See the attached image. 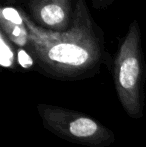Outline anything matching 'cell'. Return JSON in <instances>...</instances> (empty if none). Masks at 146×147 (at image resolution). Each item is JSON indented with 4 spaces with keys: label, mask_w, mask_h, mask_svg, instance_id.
<instances>
[{
    "label": "cell",
    "mask_w": 146,
    "mask_h": 147,
    "mask_svg": "<svg viewBox=\"0 0 146 147\" xmlns=\"http://www.w3.org/2000/svg\"><path fill=\"white\" fill-rule=\"evenodd\" d=\"M32 21L45 29L62 32L72 23L74 0H28Z\"/></svg>",
    "instance_id": "277c9868"
},
{
    "label": "cell",
    "mask_w": 146,
    "mask_h": 147,
    "mask_svg": "<svg viewBox=\"0 0 146 147\" xmlns=\"http://www.w3.org/2000/svg\"><path fill=\"white\" fill-rule=\"evenodd\" d=\"M29 33L28 51L39 70L57 79L75 80L93 76L107 57L104 32L94 21L86 0H74L68 30L45 29L19 9Z\"/></svg>",
    "instance_id": "6da1fadb"
},
{
    "label": "cell",
    "mask_w": 146,
    "mask_h": 147,
    "mask_svg": "<svg viewBox=\"0 0 146 147\" xmlns=\"http://www.w3.org/2000/svg\"><path fill=\"white\" fill-rule=\"evenodd\" d=\"M17 63L24 69H30L35 64V60L31 53L26 48H18L17 50Z\"/></svg>",
    "instance_id": "52a82bcc"
},
{
    "label": "cell",
    "mask_w": 146,
    "mask_h": 147,
    "mask_svg": "<svg viewBox=\"0 0 146 147\" xmlns=\"http://www.w3.org/2000/svg\"><path fill=\"white\" fill-rule=\"evenodd\" d=\"M19 1L20 0H4V3L9 6V5H12V4H15L16 2H19Z\"/></svg>",
    "instance_id": "9c48e42d"
},
{
    "label": "cell",
    "mask_w": 146,
    "mask_h": 147,
    "mask_svg": "<svg viewBox=\"0 0 146 147\" xmlns=\"http://www.w3.org/2000/svg\"><path fill=\"white\" fill-rule=\"evenodd\" d=\"M37 110L45 129L66 141L107 147L115 140L113 131L83 113L49 104H38Z\"/></svg>",
    "instance_id": "3957f363"
},
{
    "label": "cell",
    "mask_w": 146,
    "mask_h": 147,
    "mask_svg": "<svg viewBox=\"0 0 146 147\" xmlns=\"http://www.w3.org/2000/svg\"><path fill=\"white\" fill-rule=\"evenodd\" d=\"M113 80L118 99L131 118H140L144 112L143 85L146 63L141 44V31L137 20H133L119 43L113 61Z\"/></svg>",
    "instance_id": "7a4b0ae2"
},
{
    "label": "cell",
    "mask_w": 146,
    "mask_h": 147,
    "mask_svg": "<svg viewBox=\"0 0 146 147\" xmlns=\"http://www.w3.org/2000/svg\"><path fill=\"white\" fill-rule=\"evenodd\" d=\"M0 64L8 69H14L18 64L15 46L2 31H0Z\"/></svg>",
    "instance_id": "8992f818"
},
{
    "label": "cell",
    "mask_w": 146,
    "mask_h": 147,
    "mask_svg": "<svg viewBox=\"0 0 146 147\" xmlns=\"http://www.w3.org/2000/svg\"><path fill=\"white\" fill-rule=\"evenodd\" d=\"M91 1V6L97 10L106 9L110 5H112L116 0H90Z\"/></svg>",
    "instance_id": "ba28073f"
},
{
    "label": "cell",
    "mask_w": 146,
    "mask_h": 147,
    "mask_svg": "<svg viewBox=\"0 0 146 147\" xmlns=\"http://www.w3.org/2000/svg\"><path fill=\"white\" fill-rule=\"evenodd\" d=\"M0 31L18 48L29 47V33L19 9L3 5L0 10Z\"/></svg>",
    "instance_id": "5b68a950"
}]
</instances>
